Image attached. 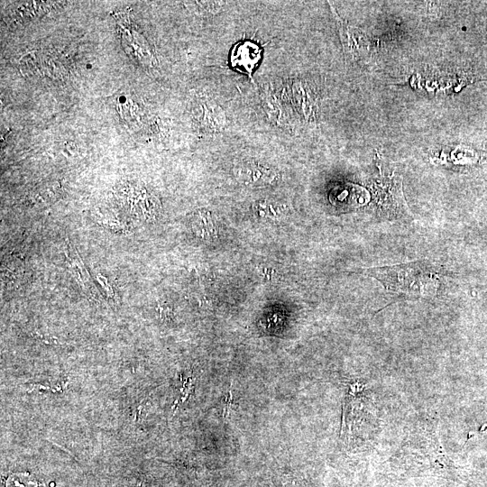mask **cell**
<instances>
[{
    "instance_id": "cell-1",
    "label": "cell",
    "mask_w": 487,
    "mask_h": 487,
    "mask_svg": "<svg viewBox=\"0 0 487 487\" xmlns=\"http://www.w3.org/2000/svg\"><path fill=\"white\" fill-rule=\"evenodd\" d=\"M366 271L391 292L427 297L435 295L438 289V280L427 261L374 267Z\"/></svg>"
},
{
    "instance_id": "cell-2",
    "label": "cell",
    "mask_w": 487,
    "mask_h": 487,
    "mask_svg": "<svg viewBox=\"0 0 487 487\" xmlns=\"http://www.w3.org/2000/svg\"><path fill=\"white\" fill-rule=\"evenodd\" d=\"M373 200L372 205L382 216L390 218L409 216V212L402 192V179L400 176H381L372 180V184Z\"/></svg>"
},
{
    "instance_id": "cell-3",
    "label": "cell",
    "mask_w": 487,
    "mask_h": 487,
    "mask_svg": "<svg viewBox=\"0 0 487 487\" xmlns=\"http://www.w3.org/2000/svg\"><path fill=\"white\" fill-rule=\"evenodd\" d=\"M117 205L126 213L139 218L154 216L159 206L158 199L143 185L135 181H124L115 190Z\"/></svg>"
},
{
    "instance_id": "cell-4",
    "label": "cell",
    "mask_w": 487,
    "mask_h": 487,
    "mask_svg": "<svg viewBox=\"0 0 487 487\" xmlns=\"http://www.w3.org/2000/svg\"><path fill=\"white\" fill-rule=\"evenodd\" d=\"M332 13L337 23L340 41L346 59L356 60L364 58L369 52V41L364 32L347 23L330 5Z\"/></svg>"
},
{
    "instance_id": "cell-5",
    "label": "cell",
    "mask_w": 487,
    "mask_h": 487,
    "mask_svg": "<svg viewBox=\"0 0 487 487\" xmlns=\"http://www.w3.org/2000/svg\"><path fill=\"white\" fill-rule=\"evenodd\" d=\"M192 115L198 128L207 133L222 132L227 124L225 110L215 100L198 101L192 108Z\"/></svg>"
},
{
    "instance_id": "cell-6",
    "label": "cell",
    "mask_w": 487,
    "mask_h": 487,
    "mask_svg": "<svg viewBox=\"0 0 487 487\" xmlns=\"http://www.w3.org/2000/svg\"><path fill=\"white\" fill-rule=\"evenodd\" d=\"M289 102L306 122L316 119L317 106L315 94L309 85L303 79L294 78L286 93Z\"/></svg>"
},
{
    "instance_id": "cell-7",
    "label": "cell",
    "mask_w": 487,
    "mask_h": 487,
    "mask_svg": "<svg viewBox=\"0 0 487 487\" xmlns=\"http://www.w3.org/2000/svg\"><path fill=\"white\" fill-rule=\"evenodd\" d=\"M262 59V49L250 41L236 43L230 56L231 66L243 72L253 80V72Z\"/></svg>"
},
{
    "instance_id": "cell-8",
    "label": "cell",
    "mask_w": 487,
    "mask_h": 487,
    "mask_svg": "<svg viewBox=\"0 0 487 487\" xmlns=\"http://www.w3.org/2000/svg\"><path fill=\"white\" fill-rule=\"evenodd\" d=\"M369 198L364 188L347 182L334 186L329 193V200L333 205L351 209L365 205Z\"/></svg>"
},
{
    "instance_id": "cell-9",
    "label": "cell",
    "mask_w": 487,
    "mask_h": 487,
    "mask_svg": "<svg viewBox=\"0 0 487 487\" xmlns=\"http://www.w3.org/2000/svg\"><path fill=\"white\" fill-rule=\"evenodd\" d=\"M65 255L68 266L73 277L77 280L85 294L95 301L99 300V294L96 289L91 278L86 270L82 261L80 260L77 251H75L69 244L65 249Z\"/></svg>"
},
{
    "instance_id": "cell-10",
    "label": "cell",
    "mask_w": 487,
    "mask_h": 487,
    "mask_svg": "<svg viewBox=\"0 0 487 487\" xmlns=\"http://www.w3.org/2000/svg\"><path fill=\"white\" fill-rule=\"evenodd\" d=\"M262 106L271 123L280 127L289 122V115L286 108V100L279 96L271 87H265L261 94Z\"/></svg>"
},
{
    "instance_id": "cell-11",
    "label": "cell",
    "mask_w": 487,
    "mask_h": 487,
    "mask_svg": "<svg viewBox=\"0 0 487 487\" xmlns=\"http://www.w3.org/2000/svg\"><path fill=\"white\" fill-rule=\"evenodd\" d=\"M46 2H25L23 5H17L9 13V19L14 18L16 22L23 23L31 20L36 15L43 14L47 11Z\"/></svg>"
},
{
    "instance_id": "cell-12",
    "label": "cell",
    "mask_w": 487,
    "mask_h": 487,
    "mask_svg": "<svg viewBox=\"0 0 487 487\" xmlns=\"http://www.w3.org/2000/svg\"><path fill=\"white\" fill-rule=\"evenodd\" d=\"M116 108L120 116L128 124H135L139 121L140 107L127 95H120L115 99Z\"/></svg>"
},
{
    "instance_id": "cell-13",
    "label": "cell",
    "mask_w": 487,
    "mask_h": 487,
    "mask_svg": "<svg viewBox=\"0 0 487 487\" xmlns=\"http://www.w3.org/2000/svg\"><path fill=\"white\" fill-rule=\"evenodd\" d=\"M239 176L246 182H270L273 179V172L258 166L244 165L238 168Z\"/></svg>"
},
{
    "instance_id": "cell-14",
    "label": "cell",
    "mask_w": 487,
    "mask_h": 487,
    "mask_svg": "<svg viewBox=\"0 0 487 487\" xmlns=\"http://www.w3.org/2000/svg\"><path fill=\"white\" fill-rule=\"evenodd\" d=\"M6 487H37L33 477L27 473H14L6 481Z\"/></svg>"
},
{
    "instance_id": "cell-15",
    "label": "cell",
    "mask_w": 487,
    "mask_h": 487,
    "mask_svg": "<svg viewBox=\"0 0 487 487\" xmlns=\"http://www.w3.org/2000/svg\"><path fill=\"white\" fill-rule=\"evenodd\" d=\"M197 3L203 8L204 11L210 14H216L220 12L225 5V2L220 1H201Z\"/></svg>"
},
{
    "instance_id": "cell-16",
    "label": "cell",
    "mask_w": 487,
    "mask_h": 487,
    "mask_svg": "<svg viewBox=\"0 0 487 487\" xmlns=\"http://www.w3.org/2000/svg\"><path fill=\"white\" fill-rule=\"evenodd\" d=\"M232 387L230 386V390L229 391L227 392V394L225 395V407H224V410H223V413H222V417L224 418H227L230 415V411H231V406H232V401H233V394H232Z\"/></svg>"
}]
</instances>
